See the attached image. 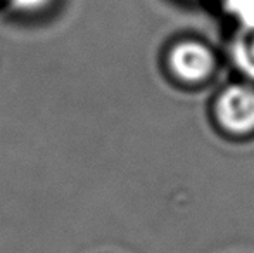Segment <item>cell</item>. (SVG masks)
Listing matches in <instances>:
<instances>
[{"instance_id":"6da1fadb","label":"cell","mask_w":254,"mask_h":253,"mask_svg":"<svg viewBox=\"0 0 254 253\" xmlns=\"http://www.w3.org/2000/svg\"><path fill=\"white\" fill-rule=\"evenodd\" d=\"M218 122L232 134L254 130V88L232 85L225 88L216 102Z\"/></svg>"},{"instance_id":"7a4b0ae2","label":"cell","mask_w":254,"mask_h":253,"mask_svg":"<svg viewBox=\"0 0 254 253\" xmlns=\"http://www.w3.org/2000/svg\"><path fill=\"white\" fill-rule=\"evenodd\" d=\"M171 70L185 82H201L213 71L214 59L209 49L197 42H184L170 56Z\"/></svg>"},{"instance_id":"3957f363","label":"cell","mask_w":254,"mask_h":253,"mask_svg":"<svg viewBox=\"0 0 254 253\" xmlns=\"http://www.w3.org/2000/svg\"><path fill=\"white\" fill-rule=\"evenodd\" d=\"M232 54L237 66L254 78V24L242 26L232 44Z\"/></svg>"},{"instance_id":"277c9868","label":"cell","mask_w":254,"mask_h":253,"mask_svg":"<svg viewBox=\"0 0 254 253\" xmlns=\"http://www.w3.org/2000/svg\"><path fill=\"white\" fill-rule=\"evenodd\" d=\"M225 7L242 21V26L254 24V0H225Z\"/></svg>"},{"instance_id":"5b68a950","label":"cell","mask_w":254,"mask_h":253,"mask_svg":"<svg viewBox=\"0 0 254 253\" xmlns=\"http://www.w3.org/2000/svg\"><path fill=\"white\" fill-rule=\"evenodd\" d=\"M12 5V9H16L17 12L23 14H38L44 12L54 0H7Z\"/></svg>"}]
</instances>
